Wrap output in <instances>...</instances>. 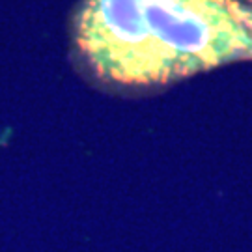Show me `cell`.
Instances as JSON below:
<instances>
[{
  "label": "cell",
  "mask_w": 252,
  "mask_h": 252,
  "mask_svg": "<svg viewBox=\"0 0 252 252\" xmlns=\"http://www.w3.org/2000/svg\"><path fill=\"white\" fill-rule=\"evenodd\" d=\"M245 23L252 32V6H247V4H245Z\"/></svg>",
  "instance_id": "3"
},
{
  "label": "cell",
  "mask_w": 252,
  "mask_h": 252,
  "mask_svg": "<svg viewBox=\"0 0 252 252\" xmlns=\"http://www.w3.org/2000/svg\"><path fill=\"white\" fill-rule=\"evenodd\" d=\"M153 37L178 77L252 56V32L239 0H140Z\"/></svg>",
  "instance_id": "2"
},
{
  "label": "cell",
  "mask_w": 252,
  "mask_h": 252,
  "mask_svg": "<svg viewBox=\"0 0 252 252\" xmlns=\"http://www.w3.org/2000/svg\"><path fill=\"white\" fill-rule=\"evenodd\" d=\"M75 36L82 58L103 81L152 86L178 79L146 23L140 0H84Z\"/></svg>",
  "instance_id": "1"
}]
</instances>
